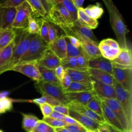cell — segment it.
I'll list each match as a JSON object with an SVG mask.
<instances>
[{"label": "cell", "mask_w": 132, "mask_h": 132, "mask_svg": "<svg viewBox=\"0 0 132 132\" xmlns=\"http://www.w3.org/2000/svg\"><path fill=\"white\" fill-rule=\"evenodd\" d=\"M103 2L108 11L111 26L120 48L121 49L129 48L126 38L128 30L123 22L120 12L112 1L103 0Z\"/></svg>", "instance_id": "6da1fadb"}, {"label": "cell", "mask_w": 132, "mask_h": 132, "mask_svg": "<svg viewBox=\"0 0 132 132\" xmlns=\"http://www.w3.org/2000/svg\"><path fill=\"white\" fill-rule=\"evenodd\" d=\"M44 19L59 27L64 34L70 30L75 23L67 8L57 0H52L51 7L47 16Z\"/></svg>", "instance_id": "7a4b0ae2"}, {"label": "cell", "mask_w": 132, "mask_h": 132, "mask_svg": "<svg viewBox=\"0 0 132 132\" xmlns=\"http://www.w3.org/2000/svg\"><path fill=\"white\" fill-rule=\"evenodd\" d=\"M21 31V35L18 42H16L12 57L7 63L0 68V75L6 71H10L11 68L19 62L28 50L30 41L36 35L29 34L26 29Z\"/></svg>", "instance_id": "3957f363"}, {"label": "cell", "mask_w": 132, "mask_h": 132, "mask_svg": "<svg viewBox=\"0 0 132 132\" xmlns=\"http://www.w3.org/2000/svg\"><path fill=\"white\" fill-rule=\"evenodd\" d=\"M48 50V43L43 40L39 34H37L30 41L28 50L18 63L26 62L37 63Z\"/></svg>", "instance_id": "277c9868"}, {"label": "cell", "mask_w": 132, "mask_h": 132, "mask_svg": "<svg viewBox=\"0 0 132 132\" xmlns=\"http://www.w3.org/2000/svg\"><path fill=\"white\" fill-rule=\"evenodd\" d=\"M116 98L120 103L126 119L128 129L132 131V92H128L114 78L113 84Z\"/></svg>", "instance_id": "5b68a950"}, {"label": "cell", "mask_w": 132, "mask_h": 132, "mask_svg": "<svg viewBox=\"0 0 132 132\" xmlns=\"http://www.w3.org/2000/svg\"><path fill=\"white\" fill-rule=\"evenodd\" d=\"M65 35L73 36L78 39L80 44L82 54L89 61L93 58L102 56L98 47V43L81 34L73 27L65 33Z\"/></svg>", "instance_id": "8992f818"}, {"label": "cell", "mask_w": 132, "mask_h": 132, "mask_svg": "<svg viewBox=\"0 0 132 132\" xmlns=\"http://www.w3.org/2000/svg\"><path fill=\"white\" fill-rule=\"evenodd\" d=\"M34 86L37 91L42 95H46L51 96L61 104L65 105L70 103L60 85H56L41 80L36 82Z\"/></svg>", "instance_id": "52a82bcc"}, {"label": "cell", "mask_w": 132, "mask_h": 132, "mask_svg": "<svg viewBox=\"0 0 132 132\" xmlns=\"http://www.w3.org/2000/svg\"><path fill=\"white\" fill-rule=\"evenodd\" d=\"M32 15L30 5L26 0L16 8V14L12 28L15 30H25L28 26L29 17Z\"/></svg>", "instance_id": "ba28073f"}, {"label": "cell", "mask_w": 132, "mask_h": 132, "mask_svg": "<svg viewBox=\"0 0 132 132\" xmlns=\"http://www.w3.org/2000/svg\"><path fill=\"white\" fill-rule=\"evenodd\" d=\"M98 47L102 56L111 61L117 57L121 51L117 41L111 38L102 40L98 43Z\"/></svg>", "instance_id": "9c48e42d"}, {"label": "cell", "mask_w": 132, "mask_h": 132, "mask_svg": "<svg viewBox=\"0 0 132 132\" xmlns=\"http://www.w3.org/2000/svg\"><path fill=\"white\" fill-rule=\"evenodd\" d=\"M10 71L21 73L36 82L42 80V78L39 70V65L36 62L18 63L13 66Z\"/></svg>", "instance_id": "30bf717a"}, {"label": "cell", "mask_w": 132, "mask_h": 132, "mask_svg": "<svg viewBox=\"0 0 132 132\" xmlns=\"http://www.w3.org/2000/svg\"><path fill=\"white\" fill-rule=\"evenodd\" d=\"M113 76L124 89L132 92V69L113 67Z\"/></svg>", "instance_id": "8fae6325"}, {"label": "cell", "mask_w": 132, "mask_h": 132, "mask_svg": "<svg viewBox=\"0 0 132 132\" xmlns=\"http://www.w3.org/2000/svg\"><path fill=\"white\" fill-rule=\"evenodd\" d=\"M91 84L94 93L100 98H116L113 85L105 84L93 78Z\"/></svg>", "instance_id": "7c38bea8"}, {"label": "cell", "mask_w": 132, "mask_h": 132, "mask_svg": "<svg viewBox=\"0 0 132 132\" xmlns=\"http://www.w3.org/2000/svg\"><path fill=\"white\" fill-rule=\"evenodd\" d=\"M113 111L125 131H129L126 118L121 106L117 98H101Z\"/></svg>", "instance_id": "4fadbf2b"}, {"label": "cell", "mask_w": 132, "mask_h": 132, "mask_svg": "<svg viewBox=\"0 0 132 132\" xmlns=\"http://www.w3.org/2000/svg\"><path fill=\"white\" fill-rule=\"evenodd\" d=\"M112 67L120 69H132V53L129 48H121L117 57L111 61Z\"/></svg>", "instance_id": "5bb4252c"}, {"label": "cell", "mask_w": 132, "mask_h": 132, "mask_svg": "<svg viewBox=\"0 0 132 132\" xmlns=\"http://www.w3.org/2000/svg\"><path fill=\"white\" fill-rule=\"evenodd\" d=\"M48 48L59 59L62 60L67 57V42L65 35L58 36L48 44Z\"/></svg>", "instance_id": "9a60e30c"}, {"label": "cell", "mask_w": 132, "mask_h": 132, "mask_svg": "<svg viewBox=\"0 0 132 132\" xmlns=\"http://www.w3.org/2000/svg\"><path fill=\"white\" fill-rule=\"evenodd\" d=\"M65 95L70 103L86 106L94 95L92 90L82 92H65Z\"/></svg>", "instance_id": "2e32d148"}, {"label": "cell", "mask_w": 132, "mask_h": 132, "mask_svg": "<svg viewBox=\"0 0 132 132\" xmlns=\"http://www.w3.org/2000/svg\"><path fill=\"white\" fill-rule=\"evenodd\" d=\"M67 106L69 109L74 110L81 114H82L85 117L96 122L100 124H103L106 123L104 119L101 117L95 112L88 108L86 106L71 103H69L67 105Z\"/></svg>", "instance_id": "e0dca14e"}, {"label": "cell", "mask_w": 132, "mask_h": 132, "mask_svg": "<svg viewBox=\"0 0 132 132\" xmlns=\"http://www.w3.org/2000/svg\"><path fill=\"white\" fill-rule=\"evenodd\" d=\"M15 14L16 8L0 6V29L12 28Z\"/></svg>", "instance_id": "ac0fdd59"}, {"label": "cell", "mask_w": 132, "mask_h": 132, "mask_svg": "<svg viewBox=\"0 0 132 132\" xmlns=\"http://www.w3.org/2000/svg\"><path fill=\"white\" fill-rule=\"evenodd\" d=\"M69 116L75 120L87 130L91 131L97 130L98 126L100 125L96 122L70 109L69 111Z\"/></svg>", "instance_id": "d6986e66"}, {"label": "cell", "mask_w": 132, "mask_h": 132, "mask_svg": "<svg viewBox=\"0 0 132 132\" xmlns=\"http://www.w3.org/2000/svg\"><path fill=\"white\" fill-rule=\"evenodd\" d=\"M37 64L40 67L55 70L57 67L60 65L61 60L48 50L37 62Z\"/></svg>", "instance_id": "ffe728a7"}, {"label": "cell", "mask_w": 132, "mask_h": 132, "mask_svg": "<svg viewBox=\"0 0 132 132\" xmlns=\"http://www.w3.org/2000/svg\"><path fill=\"white\" fill-rule=\"evenodd\" d=\"M89 67L105 71L113 76V67L111 61L102 56L90 60L89 63Z\"/></svg>", "instance_id": "44dd1931"}, {"label": "cell", "mask_w": 132, "mask_h": 132, "mask_svg": "<svg viewBox=\"0 0 132 132\" xmlns=\"http://www.w3.org/2000/svg\"><path fill=\"white\" fill-rule=\"evenodd\" d=\"M101 100L104 118L106 121V123L122 131H125L113 111L106 105V104L101 98Z\"/></svg>", "instance_id": "7402d4cb"}, {"label": "cell", "mask_w": 132, "mask_h": 132, "mask_svg": "<svg viewBox=\"0 0 132 132\" xmlns=\"http://www.w3.org/2000/svg\"><path fill=\"white\" fill-rule=\"evenodd\" d=\"M87 72L92 78H93L102 83L113 85L114 77L110 74L97 69L89 68Z\"/></svg>", "instance_id": "603a6c76"}, {"label": "cell", "mask_w": 132, "mask_h": 132, "mask_svg": "<svg viewBox=\"0 0 132 132\" xmlns=\"http://www.w3.org/2000/svg\"><path fill=\"white\" fill-rule=\"evenodd\" d=\"M65 71L70 76L72 81L91 84L92 78L87 71H81L70 69H67Z\"/></svg>", "instance_id": "cb8c5ba5"}, {"label": "cell", "mask_w": 132, "mask_h": 132, "mask_svg": "<svg viewBox=\"0 0 132 132\" xmlns=\"http://www.w3.org/2000/svg\"><path fill=\"white\" fill-rule=\"evenodd\" d=\"M16 37V31L13 28L0 29V51L8 45Z\"/></svg>", "instance_id": "d4e9b609"}, {"label": "cell", "mask_w": 132, "mask_h": 132, "mask_svg": "<svg viewBox=\"0 0 132 132\" xmlns=\"http://www.w3.org/2000/svg\"><path fill=\"white\" fill-rule=\"evenodd\" d=\"M22 128L27 132H30L38 124L40 119L32 114L21 113Z\"/></svg>", "instance_id": "484cf974"}, {"label": "cell", "mask_w": 132, "mask_h": 132, "mask_svg": "<svg viewBox=\"0 0 132 132\" xmlns=\"http://www.w3.org/2000/svg\"><path fill=\"white\" fill-rule=\"evenodd\" d=\"M77 21L91 29L96 28L98 24L97 20L93 19L89 16L85 12L82 7L77 9Z\"/></svg>", "instance_id": "4316f807"}, {"label": "cell", "mask_w": 132, "mask_h": 132, "mask_svg": "<svg viewBox=\"0 0 132 132\" xmlns=\"http://www.w3.org/2000/svg\"><path fill=\"white\" fill-rule=\"evenodd\" d=\"M16 44L15 39L8 45L0 51V68L7 63L11 59Z\"/></svg>", "instance_id": "83f0119b"}, {"label": "cell", "mask_w": 132, "mask_h": 132, "mask_svg": "<svg viewBox=\"0 0 132 132\" xmlns=\"http://www.w3.org/2000/svg\"><path fill=\"white\" fill-rule=\"evenodd\" d=\"M39 70L42 78V80L56 85H60L59 80L57 78L55 70L39 66Z\"/></svg>", "instance_id": "f1b7e54d"}, {"label": "cell", "mask_w": 132, "mask_h": 132, "mask_svg": "<svg viewBox=\"0 0 132 132\" xmlns=\"http://www.w3.org/2000/svg\"><path fill=\"white\" fill-rule=\"evenodd\" d=\"M30 6L32 11V16L36 17H42L45 18L47 15V12L45 10L41 1L40 0H26Z\"/></svg>", "instance_id": "f546056e"}, {"label": "cell", "mask_w": 132, "mask_h": 132, "mask_svg": "<svg viewBox=\"0 0 132 132\" xmlns=\"http://www.w3.org/2000/svg\"><path fill=\"white\" fill-rule=\"evenodd\" d=\"M86 106L96 114L104 119L101 106V100L96 94L93 95L92 98L88 103Z\"/></svg>", "instance_id": "4dcf8cb0"}, {"label": "cell", "mask_w": 132, "mask_h": 132, "mask_svg": "<svg viewBox=\"0 0 132 132\" xmlns=\"http://www.w3.org/2000/svg\"><path fill=\"white\" fill-rule=\"evenodd\" d=\"M84 10L89 16L96 20L101 18L104 12V10L98 3L96 5H90L84 8Z\"/></svg>", "instance_id": "1f68e13d"}, {"label": "cell", "mask_w": 132, "mask_h": 132, "mask_svg": "<svg viewBox=\"0 0 132 132\" xmlns=\"http://www.w3.org/2000/svg\"><path fill=\"white\" fill-rule=\"evenodd\" d=\"M92 84H87L75 81H72L69 87L63 90L64 93L70 92H82L92 90Z\"/></svg>", "instance_id": "d6a6232c"}, {"label": "cell", "mask_w": 132, "mask_h": 132, "mask_svg": "<svg viewBox=\"0 0 132 132\" xmlns=\"http://www.w3.org/2000/svg\"><path fill=\"white\" fill-rule=\"evenodd\" d=\"M73 27L81 34L94 41V42H97V39L95 36L94 35L92 29L87 26L81 24L77 20L75 22L74 25Z\"/></svg>", "instance_id": "836d02e7"}, {"label": "cell", "mask_w": 132, "mask_h": 132, "mask_svg": "<svg viewBox=\"0 0 132 132\" xmlns=\"http://www.w3.org/2000/svg\"><path fill=\"white\" fill-rule=\"evenodd\" d=\"M61 65H62L65 70L70 69L73 70H77L81 71H87L81 68L77 64L76 58L75 57H68L61 60Z\"/></svg>", "instance_id": "e575fe53"}, {"label": "cell", "mask_w": 132, "mask_h": 132, "mask_svg": "<svg viewBox=\"0 0 132 132\" xmlns=\"http://www.w3.org/2000/svg\"><path fill=\"white\" fill-rule=\"evenodd\" d=\"M27 101L29 102H30V103L36 104L38 105H39L42 104H44V103L48 104L52 106H54L56 105L61 104V103L59 102H58L57 100H56L54 98H53L51 96H50L48 95H42L40 97L34 98V99H32L31 100H28Z\"/></svg>", "instance_id": "d590c367"}, {"label": "cell", "mask_w": 132, "mask_h": 132, "mask_svg": "<svg viewBox=\"0 0 132 132\" xmlns=\"http://www.w3.org/2000/svg\"><path fill=\"white\" fill-rule=\"evenodd\" d=\"M68 10L71 18L75 23L77 20V9L74 6L72 0H57Z\"/></svg>", "instance_id": "8d00e7d4"}, {"label": "cell", "mask_w": 132, "mask_h": 132, "mask_svg": "<svg viewBox=\"0 0 132 132\" xmlns=\"http://www.w3.org/2000/svg\"><path fill=\"white\" fill-rule=\"evenodd\" d=\"M13 102V99L7 96L0 97V114L11 111Z\"/></svg>", "instance_id": "74e56055"}, {"label": "cell", "mask_w": 132, "mask_h": 132, "mask_svg": "<svg viewBox=\"0 0 132 132\" xmlns=\"http://www.w3.org/2000/svg\"><path fill=\"white\" fill-rule=\"evenodd\" d=\"M65 39L67 42V57L76 58L82 53L81 47L77 48L72 45L66 36Z\"/></svg>", "instance_id": "f35d334b"}, {"label": "cell", "mask_w": 132, "mask_h": 132, "mask_svg": "<svg viewBox=\"0 0 132 132\" xmlns=\"http://www.w3.org/2000/svg\"><path fill=\"white\" fill-rule=\"evenodd\" d=\"M40 24V31L39 35L41 38L46 42L49 44V40L48 37V28H47V21L44 19H41L39 20Z\"/></svg>", "instance_id": "ab89813d"}, {"label": "cell", "mask_w": 132, "mask_h": 132, "mask_svg": "<svg viewBox=\"0 0 132 132\" xmlns=\"http://www.w3.org/2000/svg\"><path fill=\"white\" fill-rule=\"evenodd\" d=\"M41 120L54 128L64 127L68 125V124L65 123L63 121L57 120L50 117L43 118V119Z\"/></svg>", "instance_id": "60d3db41"}, {"label": "cell", "mask_w": 132, "mask_h": 132, "mask_svg": "<svg viewBox=\"0 0 132 132\" xmlns=\"http://www.w3.org/2000/svg\"><path fill=\"white\" fill-rule=\"evenodd\" d=\"M26 30L29 34L31 35H37L39 33L40 26L32 15L29 17L28 26Z\"/></svg>", "instance_id": "b9f144b4"}, {"label": "cell", "mask_w": 132, "mask_h": 132, "mask_svg": "<svg viewBox=\"0 0 132 132\" xmlns=\"http://www.w3.org/2000/svg\"><path fill=\"white\" fill-rule=\"evenodd\" d=\"M30 132H55V128L40 120L37 126Z\"/></svg>", "instance_id": "7bdbcfd3"}, {"label": "cell", "mask_w": 132, "mask_h": 132, "mask_svg": "<svg viewBox=\"0 0 132 132\" xmlns=\"http://www.w3.org/2000/svg\"><path fill=\"white\" fill-rule=\"evenodd\" d=\"M25 0H7L0 1V6L6 8H16Z\"/></svg>", "instance_id": "ee69618b"}, {"label": "cell", "mask_w": 132, "mask_h": 132, "mask_svg": "<svg viewBox=\"0 0 132 132\" xmlns=\"http://www.w3.org/2000/svg\"><path fill=\"white\" fill-rule=\"evenodd\" d=\"M55 26V25L52 23L47 21L48 37L49 40V43L52 42L58 37L57 35V29Z\"/></svg>", "instance_id": "f6af8a7d"}, {"label": "cell", "mask_w": 132, "mask_h": 132, "mask_svg": "<svg viewBox=\"0 0 132 132\" xmlns=\"http://www.w3.org/2000/svg\"><path fill=\"white\" fill-rule=\"evenodd\" d=\"M39 106L43 116V118L49 117L52 112L54 111L53 106L47 103L40 104L39 105Z\"/></svg>", "instance_id": "bcb514c9"}, {"label": "cell", "mask_w": 132, "mask_h": 132, "mask_svg": "<svg viewBox=\"0 0 132 132\" xmlns=\"http://www.w3.org/2000/svg\"><path fill=\"white\" fill-rule=\"evenodd\" d=\"M76 58L77 64L79 65V67H80L81 68L83 69L85 71H87L88 69L89 68V61L85 58L83 54L82 53L81 55L77 56Z\"/></svg>", "instance_id": "7dc6e473"}, {"label": "cell", "mask_w": 132, "mask_h": 132, "mask_svg": "<svg viewBox=\"0 0 132 132\" xmlns=\"http://www.w3.org/2000/svg\"><path fill=\"white\" fill-rule=\"evenodd\" d=\"M53 110L56 111L58 113L62 114L66 116H69V109L67 105L63 104H59L53 106Z\"/></svg>", "instance_id": "c3c4849f"}, {"label": "cell", "mask_w": 132, "mask_h": 132, "mask_svg": "<svg viewBox=\"0 0 132 132\" xmlns=\"http://www.w3.org/2000/svg\"><path fill=\"white\" fill-rule=\"evenodd\" d=\"M72 82V80L70 76L66 72L64 77L60 81V86H61L63 91L67 89L69 87V86L71 85Z\"/></svg>", "instance_id": "681fc988"}, {"label": "cell", "mask_w": 132, "mask_h": 132, "mask_svg": "<svg viewBox=\"0 0 132 132\" xmlns=\"http://www.w3.org/2000/svg\"><path fill=\"white\" fill-rule=\"evenodd\" d=\"M71 132H86L87 130L80 124L78 125H68L65 127Z\"/></svg>", "instance_id": "f907efd6"}, {"label": "cell", "mask_w": 132, "mask_h": 132, "mask_svg": "<svg viewBox=\"0 0 132 132\" xmlns=\"http://www.w3.org/2000/svg\"><path fill=\"white\" fill-rule=\"evenodd\" d=\"M54 70L57 78L59 80V81H60L63 79L66 73L65 70L62 65H60L57 67Z\"/></svg>", "instance_id": "816d5d0a"}, {"label": "cell", "mask_w": 132, "mask_h": 132, "mask_svg": "<svg viewBox=\"0 0 132 132\" xmlns=\"http://www.w3.org/2000/svg\"><path fill=\"white\" fill-rule=\"evenodd\" d=\"M66 36V37H67L68 38V39L69 40L70 43L72 44V45H73L74 47H75L76 48H77L80 47V42L76 37H75L73 36H71V35H68V36Z\"/></svg>", "instance_id": "f5cc1de1"}, {"label": "cell", "mask_w": 132, "mask_h": 132, "mask_svg": "<svg viewBox=\"0 0 132 132\" xmlns=\"http://www.w3.org/2000/svg\"><path fill=\"white\" fill-rule=\"evenodd\" d=\"M65 116H64V115H63L62 114L58 113V112H57L56 111H53L50 117H51V118H53L54 119H57V120H59L63 121V120H64V119Z\"/></svg>", "instance_id": "db71d44e"}, {"label": "cell", "mask_w": 132, "mask_h": 132, "mask_svg": "<svg viewBox=\"0 0 132 132\" xmlns=\"http://www.w3.org/2000/svg\"><path fill=\"white\" fill-rule=\"evenodd\" d=\"M63 121L68 125H78L79 124L75 120L69 116H65Z\"/></svg>", "instance_id": "11a10c76"}, {"label": "cell", "mask_w": 132, "mask_h": 132, "mask_svg": "<svg viewBox=\"0 0 132 132\" xmlns=\"http://www.w3.org/2000/svg\"><path fill=\"white\" fill-rule=\"evenodd\" d=\"M73 4L77 9L82 8L84 0H72Z\"/></svg>", "instance_id": "9f6ffc18"}, {"label": "cell", "mask_w": 132, "mask_h": 132, "mask_svg": "<svg viewBox=\"0 0 132 132\" xmlns=\"http://www.w3.org/2000/svg\"><path fill=\"white\" fill-rule=\"evenodd\" d=\"M105 123L100 125V126H98V128L97 129V131L98 132H110L109 130H108L107 127L106 126Z\"/></svg>", "instance_id": "6f0895ef"}, {"label": "cell", "mask_w": 132, "mask_h": 132, "mask_svg": "<svg viewBox=\"0 0 132 132\" xmlns=\"http://www.w3.org/2000/svg\"><path fill=\"white\" fill-rule=\"evenodd\" d=\"M105 124H106V125L107 127V128H108V130H109L110 132H126V131H122L113 127V126H111L110 125H109V124H108L106 123ZM127 132H131V131H127Z\"/></svg>", "instance_id": "680465c9"}, {"label": "cell", "mask_w": 132, "mask_h": 132, "mask_svg": "<svg viewBox=\"0 0 132 132\" xmlns=\"http://www.w3.org/2000/svg\"><path fill=\"white\" fill-rule=\"evenodd\" d=\"M55 132H71L65 127H60V128H55Z\"/></svg>", "instance_id": "91938a15"}, {"label": "cell", "mask_w": 132, "mask_h": 132, "mask_svg": "<svg viewBox=\"0 0 132 132\" xmlns=\"http://www.w3.org/2000/svg\"><path fill=\"white\" fill-rule=\"evenodd\" d=\"M86 132H92V131H90V130H86Z\"/></svg>", "instance_id": "94428289"}, {"label": "cell", "mask_w": 132, "mask_h": 132, "mask_svg": "<svg viewBox=\"0 0 132 132\" xmlns=\"http://www.w3.org/2000/svg\"><path fill=\"white\" fill-rule=\"evenodd\" d=\"M0 132H4L3 130H2V129H0Z\"/></svg>", "instance_id": "6125c7cd"}, {"label": "cell", "mask_w": 132, "mask_h": 132, "mask_svg": "<svg viewBox=\"0 0 132 132\" xmlns=\"http://www.w3.org/2000/svg\"><path fill=\"white\" fill-rule=\"evenodd\" d=\"M92 132H98L97 130H95V131H92Z\"/></svg>", "instance_id": "be15d7a7"}]
</instances>
